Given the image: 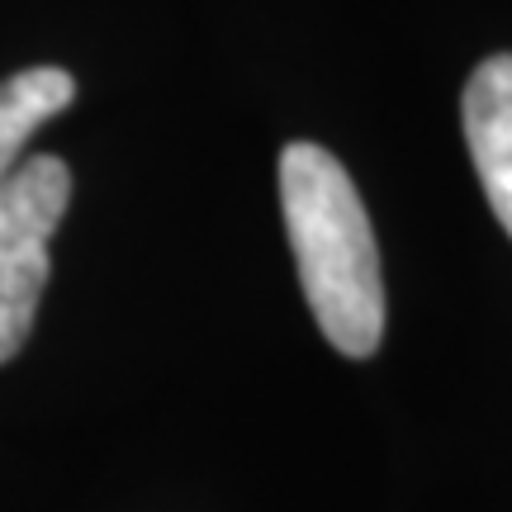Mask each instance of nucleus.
I'll list each match as a JSON object with an SVG mask.
<instances>
[{
	"label": "nucleus",
	"instance_id": "f257e3e1",
	"mask_svg": "<svg viewBox=\"0 0 512 512\" xmlns=\"http://www.w3.org/2000/svg\"><path fill=\"white\" fill-rule=\"evenodd\" d=\"M280 209L299 285L332 347L366 361L384 337V275L370 214L347 166L318 143L280 152Z\"/></svg>",
	"mask_w": 512,
	"mask_h": 512
},
{
	"label": "nucleus",
	"instance_id": "f03ea898",
	"mask_svg": "<svg viewBox=\"0 0 512 512\" xmlns=\"http://www.w3.org/2000/svg\"><path fill=\"white\" fill-rule=\"evenodd\" d=\"M72 200V171L38 152L0 181V366L15 356L38 318L48 285V242Z\"/></svg>",
	"mask_w": 512,
	"mask_h": 512
},
{
	"label": "nucleus",
	"instance_id": "7ed1b4c3",
	"mask_svg": "<svg viewBox=\"0 0 512 512\" xmlns=\"http://www.w3.org/2000/svg\"><path fill=\"white\" fill-rule=\"evenodd\" d=\"M460 124L484 200L512 238V53H494L460 91Z\"/></svg>",
	"mask_w": 512,
	"mask_h": 512
},
{
	"label": "nucleus",
	"instance_id": "20e7f679",
	"mask_svg": "<svg viewBox=\"0 0 512 512\" xmlns=\"http://www.w3.org/2000/svg\"><path fill=\"white\" fill-rule=\"evenodd\" d=\"M76 100V76L62 67H29L0 86V181L19 166L24 143Z\"/></svg>",
	"mask_w": 512,
	"mask_h": 512
}]
</instances>
